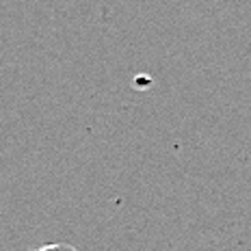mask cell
<instances>
[{
  "label": "cell",
  "instance_id": "obj_1",
  "mask_svg": "<svg viewBox=\"0 0 251 251\" xmlns=\"http://www.w3.org/2000/svg\"><path fill=\"white\" fill-rule=\"evenodd\" d=\"M35 251H59V243H54V245H44V247H39V249H35Z\"/></svg>",
  "mask_w": 251,
  "mask_h": 251
},
{
  "label": "cell",
  "instance_id": "obj_2",
  "mask_svg": "<svg viewBox=\"0 0 251 251\" xmlns=\"http://www.w3.org/2000/svg\"><path fill=\"white\" fill-rule=\"evenodd\" d=\"M59 251H78V249H74L72 245H65V243H59Z\"/></svg>",
  "mask_w": 251,
  "mask_h": 251
}]
</instances>
